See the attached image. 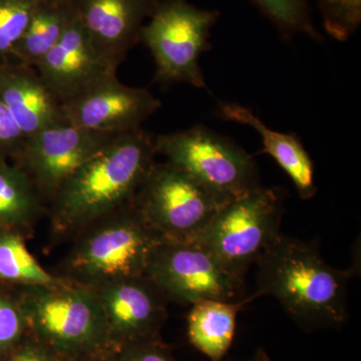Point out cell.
Here are the masks:
<instances>
[{
	"label": "cell",
	"instance_id": "6da1fadb",
	"mask_svg": "<svg viewBox=\"0 0 361 361\" xmlns=\"http://www.w3.org/2000/svg\"><path fill=\"white\" fill-rule=\"evenodd\" d=\"M155 137L142 129L115 135L63 183L49 202L52 232L75 237L134 202L155 163Z\"/></svg>",
	"mask_w": 361,
	"mask_h": 361
},
{
	"label": "cell",
	"instance_id": "7a4b0ae2",
	"mask_svg": "<svg viewBox=\"0 0 361 361\" xmlns=\"http://www.w3.org/2000/svg\"><path fill=\"white\" fill-rule=\"evenodd\" d=\"M257 291L269 295L307 331L339 329L348 319V285L353 271L337 269L315 244L280 234L257 259Z\"/></svg>",
	"mask_w": 361,
	"mask_h": 361
},
{
	"label": "cell",
	"instance_id": "3957f363",
	"mask_svg": "<svg viewBox=\"0 0 361 361\" xmlns=\"http://www.w3.org/2000/svg\"><path fill=\"white\" fill-rule=\"evenodd\" d=\"M75 237L58 276L87 288L146 274L154 251L163 242L134 202L87 226Z\"/></svg>",
	"mask_w": 361,
	"mask_h": 361
},
{
	"label": "cell",
	"instance_id": "277c9868",
	"mask_svg": "<svg viewBox=\"0 0 361 361\" xmlns=\"http://www.w3.org/2000/svg\"><path fill=\"white\" fill-rule=\"evenodd\" d=\"M219 18V11L189 0H159L140 37L155 61L157 82L206 87L199 59L212 47L211 30Z\"/></svg>",
	"mask_w": 361,
	"mask_h": 361
},
{
	"label": "cell",
	"instance_id": "5b68a950",
	"mask_svg": "<svg viewBox=\"0 0 361 361\" xmlns=\"http://www.w3.org/2000/svg\"><path fill=\"white\" fill-rule=\"evenodd\" d=\"M157 154L192 176L222 204L260 185L256 161L245 149L203 126L155 137Z\"/></svg>",
	"mask_w": 361,
	"mask_h": 361
},
{
	"label": "cell",
	"instance_id": "8992f818",
	"mask_svg": "<svg viewBox=\"0 0 361 361\" xmlns=\"http://www.w3.org/2000/svg\"><path fill=\"white\" fill-rule=\"evenodd\" d=\"M284 214L278 189L259 186L227 202L195 242L245 277L248 268L279 236Z\"/></svg>",
	"mask_w": 361,
	"mask_h": 361
},
{
	"label": "cell",
	"instance_id": "52a82bcc",
	"mask_svg": "<svg viewBox=\"0 0 361 361\" xmlns=\"http://www.w3.org/2000/svg\"><path fill=\"white\" fill-rule=\"evenodd\" d=\"M135 206L163 241L195 242L224 205L201 183L172 164L154 163Z\"/></svg>",
	"mask_w": 361,
	"mask_h": 361
},
{
	"label": "cell",
	"instance_id": "ba28073f",
	"mask_svg": "<svg viewBox=\"0 0 361 361\" xmlns=\"http://www.w3.org/2000/svg\"><path fill=\"white\" fill-rule=\"evenodd\" d=\"M20 298L26 322L45 343L75 355L109 341L94 291L63 281L51 286H25Z\"/></svg>",
	"mask_w": 361,
	"mask_h": 361
},
{
	"label": "cell",
	"instance_id": "9c48e42d",
	"mask_svg": "<svg viewBox=\"0 0 361 361\" xmlns=\"http://www.w3.org/2000/svg\"><path fill=\"white\" fill-rule=\"evenodd\" d=\"M146 275L169 301L193 305L202 300L247 303L244 276L198 242H161Z\"/></svg>",
	"mask_w": 361,
	"mask_h": 361
},
{
	"label": "cell",
	"instance_id": "30bf717a",
	"mask_svg": "<svg viewBox=\"0 0 361 361\" xmlns=\"http://www.w3.org/2000/svg\"><path fill=\"white\" fill-rule=\"evenodd\" d=\"M114 137L65 121L26 137L13 159L32 180L42 201L49 203L63 183Z\"/></svg>",
	"mask_w": 361,
	"mask_h": 361
},
{
	"label": "cell",
	"instance_id": "8fae6325",
	"mask_svg": "<svg viewBox=\"0 0 361 361\" xmlns=\"http://www.w3.org/2000/svg\"><path fill=\"white\" fill-rule=\"evenodd\" d=\"M103 314L108 338L126 344L156 338L167 317V297L146 274L90 288Z\"/></svg>",
	"mask_w": 361,
	"mask_h": 361
},
{
	"label": "cell",
	"instance_id": "7c38bea8",
	"mask_svg": "<svg viewBox=\"0 0 361 361\" xmlns=\"http://www.w3.org/2000/svg\"><path fill=\"white\" fill-rule=\"evenodd\" d=\"M161 106L149 90L128 87L114 77L61 104V109L66 122L75 127L118 135L141 129Z\"/></svg>",
	"mask_w": 361,
	"mask_h": 361
},
{
	"label": "cell",
	"instance_id": "4fadbf2b",
	"mask_svg": "<svg viewBox=\"0 0 361 361\" xmlns=\"http://www.w3.org/2000/svg\"><path fill=\"white\" fill-rule=\"evenodd\" d=\"M116 68L97 51L78 14L56 47L35 66L61 104L116 77Z\"/></svg>",
	"mask_w": 361,
	"mask_h": 361
},
{
	"label": "cell",
	"instance_id": "5bb4252c",
	"mask_svg": "<svg viewBox=\"0 0 361 361\" xmlns=\"http://www.w3.org/2000/svg\"><path fill=\"white\" fill-rule=\"evenodd\" d=\"M78 20L97 51L118 66L141 37L159 0H73Z\"/></svg>",
	"mask_w": 361,
	"mask_h": 361
},
{
	"label": "cell",
	"instance_id": "9a60e30c",
	"mask_svg": "<svg viewBox=\"0 0 361 361\" xmlns=\"http://www.w3.org/2000/svg\"><path fill=\"white\" fill-rule=\"evenodd\" d=\"M0 99L25 137L66 121L61 102L32 66L0 61Z\"/></svg>",
	"mask_w": 361,
	"mask_h": 361
},
{
	"label": "cell",
	"instance_id": "2e32d148",
	"mask_svg": "<svg viewBox=\"0 0 361 361\" xmlns=\"http://www.w3.org/2000/svg\"><path fill=\"white\" fill-rule=\"evenodd\" d=\"M218 111L223 118L231 122L250 126L262 137L263 153L276 161L289 176L302 200H310L315 196L317 187L314 180V166L310 154L300 140L293 134L270 130L249 109L236 103H220Z\"/></svg>",
	"mask_w": 361,
	"mask_h": 361
},
{
	"label": "cell",
	"instance_id": "e0dca14e",
	"mask_svg": "<svg viewBox=\"0 0 361 361\" xmlns=\"http://www.w3.org/2000/svg\"><path fill=\"white\" fill-rule=\"evenodd\" d=\"M244 302L202 300L188 315V337L195 348L211 361L224 360L236 331L237 315Z\"/></svg>",
	"mask_w": 361,
	"mask_h": 361
},
{
	"label": "cell",
	"instance_id": "ac0fdd59",
	"mask_svg": "<svg viewBox=\"0 0 361 361\" xmlns=\"http://www.w3.org/2000/svg\"><path fill=\"white\" fill-rule=\"evenodd\" d=\"M75 16L73 0H42L9 61L35 68L61 39Z\"/></svg>",
	"mask_w": 361,
	"mask_h": 361
},
{
	"label": "cell",
	"instance_id": "d6986e66",
	"mask_svg": "<svg viewBox=\"0 0 361 361\" xmlns=\"http://www.w3.org/2000/svg\"><path fill=\"white\" fill-rule=\"evenodd\" d=\"M44 203L25 171L0 159V229L32 224Z\"/></svg>",
	"mask_w": 361,
	"mask_h": 361
},
{
	"label": "cell",
	"instance_id": "ffe728a7",
	"mask_svg": "<svg viewBox=\"0 0 361 361\" xmlns=\"http://www.w3.org/2000/svg\"><path fill=\"white\" fill-rule=\"evenodd\" d=\"M0 279L23 286H51L63 281L39 264L18 233L0 234Z\"/></svg>",
	"mask_w": 361,
	"mask_h": 361
},
{
	"label": "cell",
	"instance_id": "44dd1931",
	"mask_svg": "<svg viewBox=\"0 0 361 361\" xmlns=\"http://www.w3.org/2000/svg\"><path fill=\"white\" fill-rule=\"evenodd\" d=\"M274 25L285 39L303 35L322 42L308 0H248Z\"/></svg>",
	"mask_w": 361,
	"mask_h": 361
},
{
	"label": "cell",
	"instance_id": "7402d4cb",
	"mask_svg": "<svg viewBox=\"0 0 361 361\" xmlns=\"http://www.w3.org/2000/svg\"><path fill=\"white\" fill-rule=\"evenodd\" d=\"M42 0H0V61H9Z\"/></svg>",
	"mask_w": 361,
	"mask_h": 361
},
{
	"label": "cell",
	"instance_id": "603a6c76",
	"mask_svg": "<svg viewBox=\"0 0 361 361\" xmlns=\"http://www.w3.org/2000/svg\"><path fill=\"white\" fill-rule=\"evenodd\" d=\"M325 32L344 42L353 37L361 23V0H316Z\"/></svg>",
	"mask_w": 361,
	"mask_h": 361
},
{
	"label": "cell",
	"instance_id": "cb8c5ba5",
	"mask_svg": "<svg viewBox=\"0 0 361 361\" xmlns=\"http://www.w3.org/2000/svg\"><path fill=\"white\" fill-rule=\"evenodd\" d=\"M27 324L20 300L0 295V350L18 341Z\"/></svg>",
	"mask_w": 361,
	"mask_h": 361
},
{
	"label": "cell",
	"instance_id": "d4e9b609",
	"mask_svg": "<svg viewBox=\"0 0 361 361\" xmlns=\"http://www.w3.org/2000/svg\"><path fill=\"white\" fill-rule=\"evenodd\" d=\"M25 139L11 111L0 99V159H13L20 153Z\"/></svg>",
	"mask_w": 361,
	"mask_h": 361
},
{
	"label": "cell",
	"instance_id": "484cf974",
	"mask_svg": "<svg viewBox=\"0 0 361 361\" xmlns=\"http://www.w3.org/2000/svg\"><path fill=\"white\" fill-rule=\"evenodd\" d=\"M118 361H176L165 345L156 338L133 342L123 346Z\"/></svg>",
	"mask_w": 361,
	"mask_h": 361
},
{
	"label": "cell",
	"instance_id": "4316f807",
	"mask_svg": "<svg viewBox=\"0 0 361 361\" xmlns=\"http://www.w3.org/2000/svg\"><path fill=\"white\" fill-rule=\"evenodd\" d=\"M13 361H51L47 353L35 348H28L21 351Z\"/></svg>",
	"mask_w": 361,
	"mask_h": 361
},
{
	"label": "cell",
	"instance_id": "83f0119b",
	"mask_svg": "<svg viewBox=\"0 0 361 361\" xmlns=\"http://www.w3.org/2000/svg\"><path fill=\"white\" fill-rule=\"evenodd\" d=\"M221 361H233L230 360H222ZM245 361H271L269 355H268L267 351L265 350L264 348H259L254 353V355L251 356L249 360Z\"/></svg>",
	"mask_w": 361,
	"mask_h": 361
}]
</instances>
